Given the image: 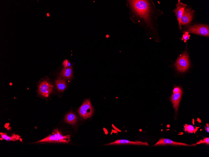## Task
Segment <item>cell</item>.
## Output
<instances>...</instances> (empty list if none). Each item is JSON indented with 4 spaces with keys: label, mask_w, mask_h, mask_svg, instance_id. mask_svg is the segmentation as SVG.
Here are the masks:
<instances>
[{
    "label": "cell",
    "mask_w": 209,
    "mask_h": 157,
    "mask_svg": "<svg viewBox=\"0 0 209 157\" xmlns=\"http://www.w3.org/2000/svg\"><path fill=\"white\" fill-rule=\"evenodd\" d=\"M63 64L64 66V67H69L71 66H70V63L66 60L64 61Z\"/></svg>",
    "instance_id": "20"
},
{
    "label": "cell",
    "mask_w": 209,
    "mask_h": 157,
    "mask_svg": "<svg viewBox=\"0 0 209 157\" xmlns=\"http://www.w3.org/2000/svg\"><path fill=\"white\" fill-rule=\"evenodd\" d=\"M78 112L80 116L84 119L91 117L93 114L94 108L89 99H86L84 101Z\"/></svg>",
    "instance_id": "4"
},
{
    "label": "cell",
    "mask_w": 209,
    "mask_h": 157,
    "mask_svg": "<svg viewBox=\"0 0 209 157\" xmlns=\"http://www.w3.org/2000/svg\"><path fill=\"white\" fill-rule=\"evenodd\" d=\"M173 93H178L182 92L181 88L179 87H176L174 88L173 91Z\"/></svg>",
    "instance_id": "18"
},
{
    "label": "cell",
    "mask_w": 209,
    "mask_h": 157,
    "mask_svg": "<svg viewBox=\"0 0 209 157\" xmlns=\"http://www.w3.org/2000/svg\"><path fill=\"white\" fill-rule=\"evenodd\" d=\"M186 6V4L181 3L180 1L179 0L177 3L176 8L173 11L176 16L179 23V27L180 29H181V19L183 13L185 8Z\"/></svg>",
    "instance_id": "10"
},
{
    "label": "cell",
    "mask_w": 209,
    "mask_h": 157,
    "mask_svg": "<svg viewBox=\"0 0 209 157\" xmlns=\"http://www.w3.org/2000/svg\"><path fill=\"white\" fill-rule=\"evenodd\" d=\"M198 128H199V127H196L195 128L193 126L191 125H188L186 124L184 125L185 131L189 133H195Z\"/></svg>",
    "instance_id": "16"
},
{
    "label": "cell",
    "mask_w": 209,
    "mask_h": 157,
    "mask_svg": "<svg viewBox=\"0 0 209 157\" xmlns=\"http://www.w3.org/2000/svg\"><path fill=\"white\" fill-rule=\"evenodd\" d=\"M1 135L0 139H4L7 141H16L19 139L20 136L17 134H13L10 137L8 136L6 133H0Z\"/></svg>",
    "instance_id": "15"
},
{
    "label": "cell",
    "mask_w": 209,
    "mask_h": 157,
    "mask_svg": "<svg viewBox=\"0 0 209 157\" xmlns=\"http://www.w3.org/2000/svg\"><path fill=\"white\" fill-rule=\"evenodd\" d=\"M55 83L57 90L59 92H63L66 88L67 84L64 79L59 78L55 81Z\"/></svg>",
    "instance_id": "12"
},
{
    "label": "cell",
    "mask_w": 209,
    "mask_h": 157,
    "mask_svg": "<svg viewBox=\"0 0 209 157\" xmlns=\"http://www.w3.org/2000/svg\"><path fill=\"white\" fill-rule=\"evenodd\" d=\"M189 64L187 54L185 51L178 58L175 65L178 71L183 72L186 71L188 69Z\"/></svg>",
    "instance_id": "3"
},
{
    "label": "cell",
    "mask_w": 209,
    "mask_h": 157,
    "mask_svg": "<svg viewBox=\"0 0 209 157\" xmlns=\"http://www.w3.org/2000/svg\"><path fill=\"white\" fill-rule=\"evenodd\" d=\"M72 73L73 71L72 66L64 67L61 72V76L64 78L68 79L72 76Z\"/></svg>",
    "instance_id": "14"
},
{
    "label": "cell",
    "mask_w": 209,
    "mask_h": 157,
    "mask_svg": "<svg viewBox=\"0 0 209 157\" xmlns=\"http://www.w3.org/2000/svg\"><path fill=\"white\" fill-rule=\"evenodd\" d=\"M209 144V138L206 137L204 138L203 139L197 142L196 144Z\"/></svg>",
    "instance_id": "17"
},
{
    "label": "cell",
    "mask_w": 209,
    "mask_h": 157,
    "mask_svg": "<svg viewBox=\"0 0 209 157\" xmlns=\"http://www.w3.org/2000/svg\"><path fill=\"white\" fill-rule=\"evenodd\" d=\"M194 12V10H191L190 8H185L181 19L180 25L189 24L192 19Z\"/></svg>",
    "instance_id": "7"
},
{
    "label": "cell",
    "mask_w": 209,
    "mask_h": 157,
    "mask_svg": "<svg viewBox=\"0 0 209 157\" xmlns=\"http://www.w3.org/2000/svg\"><path fill=\"white\" fill-rule=\"evenodd\" d=\"M130 5L133 11L147 22L149 21L150 6L145 0L130 1Z\"/></svg>",
    "instance_id": "1"
},
{
    "label": "cell",
    "mask_w": 209,
    "mask_h": 157,
    "mask_svg": "<svg viewBox=\"0 0 209 157\" xmlns=\"http://www.w3.org/2000/svg\"><path fill=\"white\" fill-rule=\"evenodd\" d=\"M77 117L73 112L69 113L65 116V120L67 123L71 124H75L77 121Z\"/></svg>",
    "instance_id": "13"
},
{
    "label": "cell",
    "mask_w": 209,
    "mask_h": 157,
    "mask_svg": "<svg viewBox=\"0 0 209 157\" xmlns=\"http://www.w3.org/2000/svg\"><path fill=\"white\" fill-rule=\"evenodd\" d=\"M117 144H132L149 146L147 142H143L140 141H132L126 139H118L110 144L105 145Z\"/></svg>",
    "instance_id": "9"
},
{
    "label": "cell",
    "mask_w": 209,
    "mask_h": 157,
    "mask_svg": "<svg viewBox=\"0 0 209 157\" xmlns=\"http://www.w3.org/2000/svg\"><path fill=\"white\" fill-rule=\"evenodd\" d=\"M182 92L178 93H173L170 98L176 112H177Z\"/></svg>",
    "instance_id": "11"
},
{
    "label": "cell",
    "mask_w": 209,
    "mask_h": 157,
    "mask_svg": "<svg viewBox=\"0 0 209 157\" xmlns=\"http://www.w3.org/2000/svg\"><path fill=\"white\" fill-rule=\"evenodd\" d=\"M205 130L207 132H209V125L208 123H207L205 126Z\"/></svg>",
    "instance_id": "21"
},
{
    "label": "cell",
    "mask_w": 209,
    "mask_h": 157,
    "mask_svg": "<svg viewBox=\"0 0 209 157\" xmlns=\"http://www.w3.org/2000/svg\"><path fill=\"white\" fill-rule=\"evenodd\" d=\"M190 35L188 34V32H186L185 33L183 34V38L184 39V42H186L187 39H189Z\"/></svg>",
    "instance_id": "19"
},
{
    "label": "cell",
    "mask_w": 209,
    "mask_h": 157,
    "mask_svg": "<svg viewBox=\"0 0 209 157\" xmlns=\"http://www.w3.org/2000/svg\"><path fill=\"white\" fill-rule=\"evenodd\" d=\"M187 31L190 33H193L201 35L209 36V27L205 25H196L190 26Z\"/></svg>",
    "instance_id": "5"
},
{
    "label": "cell",
    "mask_w": 209,
    "mask_h": 157,
    "mask_svg": "<svg viewBox=\"0 0 209 157\" xmlns=\"http://www.w3.org/2000/svg\"><path fill=\"white\" fill-rule=\"evenodd\" d=\"M53 87V86L48 81H43L41 82L38 86V93L42 96L48 97L52 92Z\"/></svg>",
    "instance_id": "6"
},
{
    "label": "cell",
    "mask_w": 209,
    "mask_h": 157,
    "mask_svg": "<svg viewBox=\"0 0 209 157\" xmlns=\"http://www.w3.org/2000/svg\"><path fill=\"white\" fill-rule=\"evenodd\" d=\"M167 144L174 145H182L185 146H194L196 144L189 145L182 143L177 142L173 141L168 139L161 138L153 146L166 145Z\"/></svg>",
    "instance_id": "8"
},
{
    "label": "cell",
    "mask_w": 209,
    "mask_h": 157,
    "mask_svg": "<svg viewBox=\"0 0 209 157\" xmlns=\"http://www.w3.org/2000/svg\"><path fill=\"white\" fill-rule=\"evenodd\" d=\"M53 134L50 135L47 137L36 143L42 142H59L68 143L69 141L70 135L64 136L61 134L58 129L54 130Z\"/></svg>",
    "instance_id": "2"
}]
</instances>
